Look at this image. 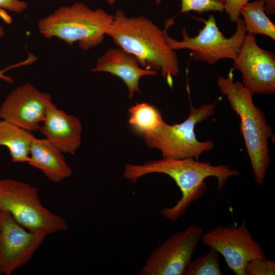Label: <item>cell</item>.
<instances>
[{"label":"cell","instance_id":"obj_1","mask_svg":"<svg viewBox=\"0 0 275 275\" xmlns=\"http://www.w3.org/2000/svg\"><path fill=\"white\" fill-rule=\"evenodd\" d=\"M174 22L173 18L167 19L162 30L145 16L129 17L119 9L107 35L119 48L134 56L142 67L160 71L172 88L174 77L180 72L176 50L168 40V29Z\"/></svg>","mask_w":275,"mask_h":275},{"label":"cell","instance_id":"obj_2","mask_svg":"<svg viewBox=\"0 0 275 275\" xmlns=\"http://www.w3.org/2000/svg\"><path fill=\"white\" fill-rule=\"evenodd\" d=\"M161 173L172 178L179 188L182 195L177 202L171 207L163 208V217L175 221L184 214L195 201L206 193L205 180L209 177L217 179V190L225 187L228 179L240 175V171L227 165L215 166L209 162H202L194 158H162L141 164L128 163L125 166L123 177L134 182L145 175Z\"/></svg>","mask_w":275,"mask_h":275},{"label":"cell","instance_id":"obj_3","mask_svg":"<svg viewBox=\"0 0 275 275\" xmlns=\"http://www.w3.org/2000/svg\"><path fill=\"white\" fill-rule=\"evenodd\" d=\"M217 85L240 118V131L254 176L256 183L262 186L271 161L268 144L269 139L273 136L272 129L264 113L255 105L253 94L242 82L234 81L232 70L226 77L219 76Z\"/></svg>","mask_w":275,"mask_h":275},{"label":"cell","instance_id":"obj_4","mask_svg":"<svg viewBox=\"0 0 275 275\" xmlns=\"http://www.w3.org/2000/svg\"><path fill=\"white\" fill-rule=\"evenodd\" d=\"M114 14L92 9L82 2L63 6L41 19L39 33L46 38H57L69 45L77 42L87 51L103 41L112 24Z\"/></svg>","mask_w":275,"mask_h":275},{"label":"cell","instance_id":"obj_5","mask_svg":"<svg viewBox=\"0 0 275 275\" xmlns=\"http://www.w3.org/2000/svg\"><path fill=\"white\" fill-rule=\"evenodd\" d=\"M0 210L35 233L47 235L68 228L63 217L43 205L37 188L15 179H0Z\"/></svg>","mask_w":275,"mask_h":275},{"label":"cell","instance_id":"obj_6","mask_svg":"<svg viewBox=\"0 0 275 275\" xmlns=\"http://www.w3.org/2000/svg\"><path fill=\"white\" fill-rule=\"evenodd\" d=\"M215 103L203 104L198 108L190 101L187 118L182 122L169 125L165 122L152 131L143 135L149 148L159 150L162 158H188L199 160L205 152L213 149L212 141H199L196 135V125L214 114Z\"/></svg>","mask_w":275,"mask_h":275},{"label":"cell","instance_id":"obj_7","mask_svg":"<svg viewBox=\"0 0 275 275\" xmlns=\"http://www.w3.org/2000/svg\"><path fill=\"white\" fill-rule=\"evenodd\" d=\"M202 21L204 25L195 37H190L185 27L181 31V40L168 36L171 48L175 50H189L194 60L210 65L224 59L235 60L246 33L243 19L239 17L235 21V32L228 38L219 30L214 15H209Z\"/></svg>","mask_w":275,"mask_h":275},{"label":"cell","instance_id":"obj_8","mask_svg":"<svg viewBox=\"0 0 275 275\" xmlns=\"http://www.w3.org/2000/svg\"><path fill=\"white\" fill-rule=\"evenodd\" d=\"M203 243L220 253L228 268L237 275H245L251 261L266 258L262 246L256 241L243 219L238 226H218L203 233Z\"/></svg>","mask_w":275,"mask_h":275},{"label":"cell","instance_id":"obj_9","mask_svg":"<svg viewBox=\"0 0 275 275\" xmlns=\"http://www.w3.org/2000/svg\"><path fill=\"white\" fill-rule=\"evenodd\" d=\"M203 232L192 224L183 231H177L155 248L139 275H183Z\"/></svg>","mask_w":275,"mask_h":275},{"label":"cell","instance_id":"obj_10","mask_svg":"<svg viewBox=\"0 0 275 275\" xmlns=\"http://www.w3.org/2000/svg\"><path fill=\"white\" fill-rule=\"evenodd\" d=\"M233 69L240 72L243 85L253 95L275 92V54L260 47L255 35H245Z\"/></svg>","mask_w":275,"mask_h":275},{"label":"cell","instance_id":"obj_11","mask_svg":"<svg viewBox=\"0 0 275 275\" xmlns=\"http://www.w3.org/2000/svg\"><path fill=\"white\" fill-rule=\"evenodd\" d=\"M46 236L27 230L0 210V274L12 275L27 263Z\"/></svg>","mask_w":275,"mask_h":275},{"label":"cell","instance_id":"obj_12","mask_svg":"<svg viewBox=\"0 0 275 275\" xmlns=\"http://www.w3.org/2000/svg\"><path fill=\"white\" fill-rule=\"evenodd\" d=\"M51 101L49 94L25 83L5 97L0 106V119L30 132L39 130Z\"/></svg>","mask_w":275,"mask_h":275},{"label":"cell","instance_id":"obj_13","mask_svg":"<svg viewBox=\"0 0 275 275\" xmlns=\"http://www.w3.org/2000/svg\"><path fill=\"white\" fill-rule=\"evenodd\" d=\"M39 130L45 139L64 153L74 154L81 145L82 129L80 121L58 108L52 101L47 106Z\"/></svg>","mask_w":275,"mask_h":275},{"label":"cell","instance_id":"obj_14","mask_svg":"<svg viewBox=\"0 0 275 275\" xmlns=\"http://www.w3.org/2000/svg\"><path fill=\"white\" fill-rule=\"evenodd\" d=\"M92 72H105L121 79L128 90V97L132 98L136 92L141 93L140 79L145 76H154L157 71L142 67L132 54L120 48L107 50L97 61Z\"/></svg>","mask_w":275,"mask_h":275},{"label":"cell","instance_id":"obj_15","mask_svg":"<svg viewBox=\"0 0 275 275\" xmlns=\"http://www.w3.org/2000/svg\"><path fill=\"white\" fill-rule=\"evenodd\" d=\"M28 163L54 183H59L72 174L64 153L46 139H33Z\"/></svg>","mask_w":275,"mask_h":275},{"label":"cell","instance_id":"obj_16","mask_svg":"<svg viewBox=\"0 0 275 275\" xmlns=\"http://www.w3.org/2000/svg\"><path fill=\"white\" fill-rule=\"evenodd\" d=\"M34 135L9 122L0 120V146L7 148L14 163L28 162Z\"/></svg>","mask_w":275,"mask_h":275},{"label":"cell","instance_id":"obj_17","mask_svg":"<svg viewBox=\"0 0 275 275\" xmlns=\"http://www.w3.org/2000/svg\"><path fill=\"white\" fill-rule=\"evenodd\" d=\"M240 14L243 17L246 33L275 40V25L267 16L262 0L249 2L242 8Z\"/></svg>","mask_w":275,"mask_h":275},{"label":"cell","instance_id":"obj_18","mask_svg":"<svg viewBox=\"0 0 275 275\" xmlns=\"http://www.w3.org/2000/svg\"><path fill=\"white\" fill-rule=\"evenodd\" d=\"M128 123L138 134L149 133L164 122L160 112L146 102L136 103L128 110Z\"/></svg>","mask_w":275,"mask_h":275},{"label":"cell","instance_id":"obj_19","mask_svg":"<svg viewBox=\"0 0 275 275\" xmlns=\"http://www.w3.org/2000/svg\"><path fill=\"white\" fill-rule=\"evenodd\" d=\"M218 253L210 250L205 255L191 260L183 275H221Z\"/></svg>","mask_w":275,"mask_h":275},{"label":"cell","instance_id":"obj_20","mask_svg":"<svg viewBox=\"0 0 275 275\" xmlns=\"http://www.w3.org/2000/svg\"><path fill=\"white\" fill-rule=\"evenodd\" d=\"M181 12H223L225 0H180Z\"/></svg>","mask_w":275,"mask_h":275},{"label":"cell","instance_id":"obj_21","mask_svg":"<svg viewBox=\"0 0 275 275\" xmlns=\"http://www.w3.org/2000/svg\"><path fill=\"white\" fill-rule=\"evenodd\" d=\"M245 273V275H274L275 261L266 257L253 260L246 264Z\"/></svg>","mask_w":275,"mask_h":275},{"label":"cell","instance_id":"obj_22","mask_svg":"<svg viewBox=\"0 0 275 275\" xmlns=\"http://www.w3.org/2000/svg\"><path fill=\"white\" fill-rule=\"evenodd\" d=\"M252 0H225L224 10L230 20L235 21L240 17L242 8Z\"/></svg>","mask_w":275,"mask_h":275},{"label":"cell","instance_id":"obj_23","mask_svg":"<svg viewBox=\"0 0 275 275\" xmlns=\"http://www.w3.org/2000/svg\"><path fill=\"white\" fill-rule=\"evenodd\" d=\"M27 7V3L21 0H0V8L15 13H21Z\"/></svg>","mask_w":275,"mask_h":275},{"label":"cell","instance_id":"obj_24","mask_svg":"<svg viewBox=\"0 0 275 275\" xmlns=\"http://www.w3.org/2000/svg\"><path fill=\"white\" fill-rule=\"evenodd\" d=\"M264 3V9L267 15L275 14V0H262Z\"/></svg>","mask_w":275,"mask_h":275},{"label":"cell","instance_id":"obj_25","mask_svg":"<svg viewBox=\"0 0 275 275\" xmlns=\"http://www.w3.org/2000/svg\"><path fill=\"white\" fill-rule=\"evenodd\" d=\"M4 34V32L3 28L0 25V37L3 36ZM9 68L10 67L7 68L6 69H5V70H0V79L9 83H13V79L11 77L7 76L4 74L5 71Z\"/></svg>","mask_w":275,"mask_h":275},{"label":"cell","instance_id":"obj_26","mask_svg":"<svg viewBox=\"0 0 275 275\" xmlns=\"http://www.w3.org/2000/svg\"><path fill=\"white\" fill-rule=\"evenodd\" d=\"M109 5H113L116 2V0H105Z\"/></svg>","mask_w":275,"mask_h":275},{"label":"cell","instance_id":"obj_27","mask_svg":"<svg viewBox=\"0 0 275 275\" xmlns=\"http://www.w3.org/2000/svg\"><path fill=\"white\" fill-rule=\"evenodd\" d=\"M154 1L157 4H159L161 2L162 0H154Z\"/></svg>","mask_w":275,"mask_h":275}]
</instances>
